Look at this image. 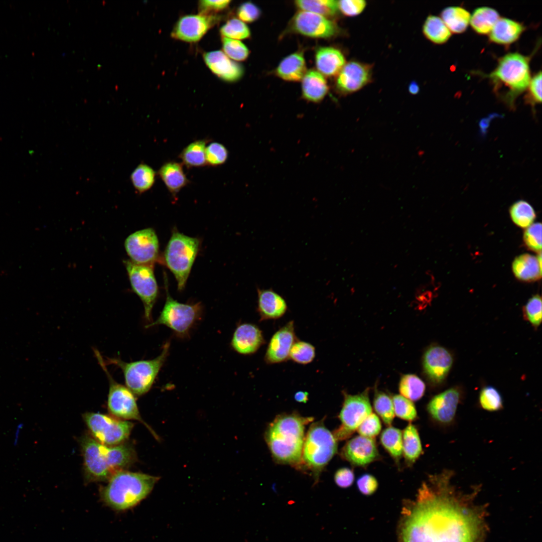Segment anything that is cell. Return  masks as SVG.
<instances>
[{"label":"cell","mask_w":542,"mask_h":542,"mask_svg":"<svg viewBox=\"0 0 542 542\" xmlns=\"http://www.w3.org/2000/svg\"><path fill=\"white\" fill-rule=\"evenodd\" d=\"M337 442L323 422L313 423L305 437L301 464L317 476L336 453Z\"/></svg>","instance_id":"cell-7"},{"label":"cell","mask_w":542,"mask_h":542,"mask_svg":"<svg viewBox=\"0 0 542 542\" xmlns=\"http://www.w3.org/2000/svg\"><path fill=\"white\" fill-rule=\"evenodd\" d=\"M205 157L207 165L217 166L225 163L228 152L222 144L213 142L206 147Z\"/></svg>","instance_id":"cell-47"},{"label":"cell","mask_w":542,"mask_h":542,"mask_svg":"<svg viewBox=\"0 0 542 542\" xmlns=\"http://www.w3.org/2000/svg\"><path fill=\"white\" fill-rule=\"evenodd\" d=\"M453 364L451 353L440 346L430 347L423 359L425 372L431 381L439 383L447 377Z\"/></svg>","instance_id":"cell-20"},{"label":"cell","mask_w":542,"mask_h":542,"mask_svg":"<svg viewBox=\"0 0 542 542\" xmlns=\"http://www.w3.org/2000/svg\"><path fill=\"white\" fill-rule=\"evenodd\" d=\"M295 4L301 11L314 13L326 18L334 16L338 10L337 1L334 0H299Z\"/></svg>","instance_id":"cell-37"},{"label":"cell","mask_w":542,"mask_h":542,"mask_svg":"<svg viewBox=\"0 0 542 542\" xmlns=\"http://www.w3.org/2000/svg\"><path fill=\"white\" fill-rule=\"evenodd\" d=\"M451 474L430 475L405 514L401 542H479L484 531L482 510L451 485Z\"/></svg>","instance_id":"cell-1"},{"label":"cell","mask_w":542,"mask_h":542,"mask_svg":"<svg viewBox=\"0 0 542 542\" xmlns=\"http://www.w3.org/2000/svg\"><path fill=\"white\" fill-rule=\"evenodd\" d=\"M381 430V424L378 417L374 413L370 414L361 423L357 428L360 436L373 438L378 435Z\"/></svg>","instance_id":"cell-50"},{"label":"cell","mask_w":542,"mask_h":542,"mask_svg":"<svg viewBox=\"0 0 542 542\" xmlns=\"http://www.w3.org/2000/svg\"><path fill=\"white\" fill-rule=\"evenodd\" d=\"M425 388L424 382L414 374L403 375L399 384L401 395L411 401L420 399L424 394Z\"/></svg>","instance_id":"cell-40"},{"label":"cell","mask_w":542,"mask_h":542,"mask_svg":"<svg viewBox=\"0 0 542 542\" xmlns=\"http://www.w3.org/2000/svg\"><path fill=\"white\" fill-rule=\"evenodd\" d=\"M291 30L315 38H329L337 33L336 24L328 18L307 11L297 13L291 22Z\"/></svg>","instance_id":"cell-15"},{"label":"cell","mask_w":542,"mask_h":542,"mask_svg":"<svg viewBox=\"0 0 542 542\" xmlns=\"http://www.w3.org/2000/svg\"><path fill=\"white\" fill-rule=\"evenodd\" d=\"M220 32L225 38L237 40L247 39L250 36V32L247 26L236 18L228 20L221 27Z\"/></svg>","instance_id":"cell-43"},{"label":"cell","mask_w":542,"mask_h":542,"mask_svg":"<svg viewBox=\"0 0 542 542\" xmlns=\"http://www.w3.org/2000/svg\"><path fill=\"white\" fill-rule=\"evenodd\" d=\"M156 176V173L151 167L141 164L133 171L130 178L137 191L143 193L153 187Z\"/></svg>","instance_id":"cell-38"},{"label":"cell","mask_w":542,"mask_h":542,"mask_svg":"<svg viewBox=\"0 0 542 542\" xmlns=\"http://www.w3.org/2000/svg\"><path fill=\"white\" fill-rule=\"evenodd\" d=\"M512 270L518 280L525 282L535 281L541 278V254L537 256L528 253L522 254L513 261Z\"/></svg>","instance_id":"cell-26"},{"label":"cell","mask_w":542,"mask_h":542,"mask_svg":"<svg viewBox=\"0 0 542 542\" xmlns=\"http://www.w3.org/2000/svg\"><path fill=\"white\" fill-rule=\"evenodd\" d=\"M422 446L416 427L409 424L402 432V454L409 464H413L420 456Z\"/></svg>","instance_id":"cell-32"},{"label":"cell","mask_w":542,"mask_h":542,"mask_svg":"<svg viewBox=\"0 0 542 542\" xmlns=\"http://www.w3.org/2000/svg\"><path fill=\"white\" fill-rule=\"evenodd\" d=\"M394 415L399 418L411 422L417 418V412L413 402L401 395L392 398Z\"/></svg>","instance_id":"cell-44"},{"label":"cell","mask_w":542,"mask_h":542,"mask_svg":"<svg viewBox=\"0 0 542 542\" xmlns=\"http://www.w3.org/2000/svg\"><path fill=\"white\" fill-rule=\"evenodd\" d=\"M523 240L530 250L540 252L541 250V224L535 223L528 226L523 234Z\"/></svg>","instance_id":"cell-49"},{"label":"cell","mask_w":542,"mask_h":542,"mask_svg":"<svg viewBox=\"0 0 542 542\" xmlns=\"http://www.w3.org/2000/svg\"><path fill=\"white\" fill-rule=\"evenodd\" d=\"M170 346V342H167L161 354L151 360L126 362L119 358L107 357L104 361L106 365L119 367L123 373L126 386L135 395L141 396L151 388L169 355Z\"/></svg>","instance_id":"cell-6"},{"label":"cell","mask_w":542,"mask_h":542,"mask_svg":"<svg viewBox=\"0 0 542 542\" xmlns=\"http://www.w3.org/2000/svg\"><path fill=\"white\" fill-rule=\"evenodd\" d=\"M296 339L294 323L291 321L272 336L265 354V361L268 364H275L286 361Z\"/></svg>","instance_id":"cell-19"},{"label":"cell","mask_w":542,"mask_h":542,"mask_svg":"<svg viewBox=\"0 0 542 542\" xmlns=\"http://www.w3.org/2000/svg\"><path fill=\"white\" fill-rule=\"evenodd\" d=\"M525 30L521 23L506 18H500L489 33V40L501 45H509L516 41Z\"/></svg>","instance_id":"cell-27"},{"label":"cell","mask_w":542,"mask_h":542,"mask_svg":"<svg viewBox=\"0 0 542 542\" xmlns=\"http://www.w3.org/2000/svg\"><path fill=\"white\" fill-rule=\"evenodd\" d=\"M230 2V1L228 0H203L199 2V8L202 12L201 14H203L209 12H217L226 8Z\"/></svg>","instance_id":"cell-56"},{"label":"cell","mask_w":542,"mask_h":542,"mask_svg":"<svg viewBox=\"0 0 542 542\" xmlns=\"http://www.w3.org/2000/svg\"><path fill=\"white\" fill-rule=\"evenodd\" d=\"M264 341L262 332L257 326L243 323L234 331L231 345L237 353L249 355L256 352Z\"/></svg>","instance_id":"cell-22"},{"label":"cell","mask_w":542,"mask_h":542,"mask_svg":"<svg viewBox=\"0 0 542 542\" xmlns=\"http://www.w3.org/2000/svg\"><path fill=\"white\" fill-rule=\"evenodd\" d=\"M354 480L353 471L350 468L343 467L336 471L334 475V481L340 487L347 488L352 485Z\"/></svg>","instance_id":"cell-55"},{"label":"cell","mask_w":542,"mask_h":542,"mask_svg":"<svg viewBox=\"0 0 542 542\" xmlns=\"http://www.w3.org/2000/svg\"><path fill=\"white\" fill-rule=\"evenodd\" d=\"M529 58L518 53H510L501 57L496 68L488 76L494 90L511 109L515 108L516 97L525 91L531 79Z\"/></svg>","instance_id":"cell-5"},{"label":"cell","mask_w":542,"mask_h":542,"mask_svg":"<svg viewBox=\"0 0 542 542\" xmlns=\"http://www.w3.org/2000/svg\"><path fill=\"white\" fill-rule=\"evenodd\" d=\"M509 213L513 222L522 228L529 226L536 217L533 208L528 202L523 200L514 202L510 207Z\"/></svg>","instance_id":"cell-39"},{"label":"cell","mask_w":542,"mask_h":542,"mask_svg":"<svg viewBox=\"0 0 542 542\" xmlns=\"http://www.w3.org/2000/svg\"><path fill=\"white\" fill-rule=\"evenodd\" d=\"M306 72L305 60L302 52H297L285 57L276 70L278 76L289 81L302 79Z\"/></svg>","instance_id":"cell-30"},{"label":"cell","mask_w":542,"mask_h":542,"mask_svg":"<svg viewBox=\"0 0 542 542\" xmlns=\"http://www.w3.org/2000/svg\"><path fill=\"white\" fill-rule=\"evenodd\" d=\"M124 264L132 289L143 303L145 319L151 323L152 310L159 294L153 266L137 264L130 260H125Z\"/></svg>","instance_id":"cell-12"},{"label":"cell","mask_w":542,"mask_h":542,"mask_svg":"<svg viewBox=\"0 0 542 542\" xmlns=\"http://www.w3.org/2000/svg\"><path fill=\"white\" fill-rule=\"evenodd\" d=\"M328 88L325 77L315 70L307 71L302 79V96L308 101L320 102L327 94Z\"/></svg>","instance_id":"cell-29"},{"label":"cell","mask_w":542,"mask_h":542,"mask_svg":"<svg viewBox=\"0 0 542 542\" xmlns=\"http://www.w3.org/2000/svg\"><path fill=\"white\" fill-rule=\"evenodd\" d=\"M224 54L235 61H243L248 56L249 50L241 41L224 37L222 40Z\"/></svg>","instance_id":"cell-46"},{"label":"cell","mask_w":542,"mask_h":542,"mask_svg":"<svg viewBox=\"0 0 542 542\" xmlns=\"http://www.w3.org/2000/svg\"><path fill=\"white\" fill-rule=\"evenodd\" d=\"M381 445L390 456L399 461L402 454V433L398 429L389 426L381 433Z\"/></svg>","instance_id":"cell-36"},{"label":"cell","mask_w":542,"mask_h":542,"mask_svg":"<svg viewBox=\"0 0 542 542\" xmlns=\"http://www.w3.org/2000/svg\"><path fill=\"white\" fill-rule=\"evenodd\" d=\"M261 11L255 4L250 2L242 4L238 8L237 15L239 20L247 23L253 22L260 16Z\"/></svg>","instance_id":"cell-53"},{"label":"cell","mask_w":542,"mask_h":542,"mask_svg":"<svg viewBox=\"0 0 542 542\" xmlns=\"http://www.w3.org/2000/svg\"><path fill=\"white\" fill-rule=\"evenodd\" d=\"M499 18L498 13L494 9L482 7L476 9L470 17V25L476 33L480 34H489L496 21Z\"/></svg>","instance_id":"cell-33"},{"label":"cell","mask_w":542,"mask_h":542,"mask_svg":"<svg viewBox=\"0 0 542 542\" xmlns=\"http://www.w3.org/2000/svg\"><path fill=\"white\" fill-rule=\"evenodd\" d=\"M409 90L411 93L416 94L419 91V87L416 82H413L409 85Z\"/></svg>","instance_id":"cell-58"},{"label":"cell","mask_w":542,"mask_h":542,"mask_svg":"<svg viewBox=\"0 0 542 542\" xmlns=\"http://www.w3.org/2000/svg\"><path fill=\"white\" fill-rule=\"evenodd\" d=\"M313 418L295 414L278 416L265 433L270 451L278 463L300 466L305 440V427Z\"/></svg>","instance_id":"cell-3"},{"label":"cell","mask_w":542,"mask_h":542,"mask_svg":"<svg viewBox=\"0 0 542 542\" xmlns=\"http://www.w3.org/2000/svg\"><path fill=\"white\" fill-rule=\"evenodd\" d=\"M341 455L352 465L359 467L367 466L379 457L375 440L360 435L353 437L346 443Z\"/></svg>","instance_id":"cell-17"},{"label":"cell","mask_w":542,"mask_h":542,"mask_svg":"<svg viewBox=\"0 0 542 542\" xmlns=\"http://www.w3.org/2000/svg\"><path fill=\"white\" fill-rule=\"evenodd\" d=\"M208 140L196 141L188 145L179 157L187 167H202L207 165L205 149Z\"/></svg>","instance_id":"cell-35"},{"label":"cell","mask_w":542,"mask_h":542,"mask_svg":"<svg viewBox=\"0 0 542 542\" xmlns=\"http://www.w3.org/2000/svg\"><path fill=\"white\" fill-rule=\"evenodd\" d=\"M204 61L210 70L222 80L234 82L239 80L243 74V69L239 64L232 61L220 50L207 52L203 56Z\"/></svg>","instance_id":"cell-23"},{"label":"cell","mask_w":542,"mask_h":542,"mask_svg":"<svg viewBox=\"0 0 542 542\" xmlns=\"http://www.w3.org/2000/svg\"><path fill=\"white\" fill-rule=\"evenodd\" d=\"M159 479L145 473L120 470L112 475L101 489V497L114 509L126 510L144 499Z\"/></svg>","instance_id":"cell-4"},{"label":"cell","mask_w":542,"mask_h":542,"mask_svg":"<svg viewBox=\"0 0 542 542\" xmlns=\"http://www.w3.org/2000/svg\"><path fill=\"white\" fill-rule=\"evenodd\" d=\"M214 19L211 16L200 14L181 17L175 25L171 36L187 42H196L206 33Z\"/></svg>","instance_id":"cell-18"},{"label":"cell","mask_w":542,"mask_h":542,"mask_svg":"<svg viewBox=\"0 0 542 542\" xmlns=\"http://www.w3.org/2000/svg\"><path fill=\"white\" fill-rule=\"evenodd\" d=\"M371 413L372 408L366 390L356 395L345 394L339 416L341 425L333 434L336 440H344L349 438Z\"/></svg>","instance_id":"cell-13"},{"label":"cell","mask_w":542,"mask_h":542,"mask_svg":"<svg viewBox=\"0 0 542 542\" xmlns=\"http://www.w3.org/2000/svg\"><path fill=\"white\" fill-rule=\"evenodd\" d=\"M373 406L377 414L387 426H390L394 418L393 402L386 393L377 391L374 396Z\"/></svg>","instance_id":"cell-41"},{"label":"cell","mask_w":542,"mask_h":542,"mask_svg":"<svg viewBox=\"0 0 542 542\" xmlns=\"http://www.w3.org/2000/svg\"><path fill=\"white\" fill-rule=\"evenodd\" d=\"M80 444L85 479L88 482L108 481L115 473L136 461L135 450L127 443L107 446L85 435Z\"/></svg>","instance_id":"cell-2"},{"label":"cell","mask_w":542,"mask_h":542,"mask_svg":"<svg viewBox=\"0 0 542 542\" xmlns=\"http://www.w3.org/2000/svg\"><path fill=\"white\" fill-rule=\"evenodd\" d=\"M357 486L362 494L370 495L377 490L378 482L373 475L365 474L359 477L357 480Z\"/></svg>","instance_id":"cell-54"},{"label":"cell","mask_w":542,"mask_h":542,"mask_svg":"<svg viewBox=\"0 0 542 542\" xmlns=\"http://www.w3.org/2000/svg\"><path fill=\"white\" fill-rule=\"evenodd\" d=\"M158 174L170 193L174 197L189 183L182 165L174 161L164 164L158 171Z\"/></svg>","instance_id":"cell-28"},{"label":"cell","mask_w":542,"mask_h":542,"mask_svg":"<svg viewBox=\"0 0 542 542\" xmlns=\"http://www.w3.org/2000/svg\"><path fill=\"white\" fill-rule=\"evenodd\" d=\"M441 16L450 32L457 34L462 33L467 29L471 17L466 9L457 6L445 8Z\"/></svg>","instance_id":"cell-31"},{"label":"cell","mask_w":542,"mask_h":542,"mask_svg":"<svg viewBox=\"0 0 542 542\" xmlns=\"http://www.w3.org/2000/svg\"><path fill=\"white\" fill-rule=\"evenodd\" d=\"M166 289V300L160 316L156 321L147 325L146 328L164 325L178 335L184 337L200 318L202 306L200 303L192 305L179 303L171 297L168 288Z\"/></svg>","instance_id":"cell-10"},{"label":"cell","mask_w":542,"mask_h":542,"mask_svg":"<svg viewBox=\"0 0 542 542\" xmlns=\"http://www.w3.org/2000/svg\"><path fill=\"white\" fill-rule=\"evenodd\" d=\"M527 88H528V91L525 96V102L534 108L535 104L541 102V71L531 78Z\"/></svg>","instance_id":"cell-51"},{"label":"cell","mask_w":542,"mask_h":542,"mask_svg":"<svg viewBox=\"0 0 542 542\" xmlns=\"http://www.w3.org/2000/svg\"><path fill=\"white\" fill-rule=\"evenodd\" d=\"M257 311L260 320L277 319L286 312L288 306L285 299L272 289L257 288Z\"/></svg>","instance_id":"cell-24"},{"label":"cell","mask_w":542,"mask_h":542,"mask_svg":"<svg viewBox=\"0 0 542 542\" xmlns=\"http://www.w3.org/2000/svg\"><path fill=\"white\" fill-rule=\"evenodd\" d=\"M124 247L130 260L135 263L153 266L158 259L159 240L153 228L131 233L125 240Z\"/></svg>","instance_id":"cell-14"},{"label":"cell","mask_w":542,"mask_h":542,"mask_svg":"<svg viewBox=\"0 0 542 542\" xmlns=\"http://www.w3.org/2000/svg\"><path fill=\"white\" fill-rule=\"evenodd\" d=\"M370 65L352 61L345 63L337 75L335 86L338 91L348 94L357 91L371 81Z\"/></svg>","instance_id":"cell-16"},{"label":"cell","mask_w":542,"mask_h":542,"mask_svg":"<svg viewBox=\"0 0 542 542\" xmlns=\"http://www.w3.org/2000/svg\"><path fill=\"white\" fill-rule=\"evenodd\" d=\"M83 418L93 438L107 446L124 443L133 427L132 423L126 420L97 413H86Z\"/></svg>","instance_id":"cell-11"},{"label":"cell","mask_w":542,"mask_h":542,"mask_svg":"<svg viewBox=\"0 0 542 542\" xmlns=\"http://www.w3.org/2000/svg\"><path fill=\"white\" fill-rule=\"evenodd\" d=\"M423 32L426 38L436 44L446 43L450 38L451 32L441 18L430 15L425 21Z\"/></svg>","instance_id":"cell-34"},{"label":"cell","mask_w":542,"mask_h":542,"mask_svg":"<svg viewBox=\"0 0 542 542\" xmlns=\"http://www.w3.org/2000/svg\"><path fill=\"white\" fill-rule=\"evenodd\" d=\"M315 62L321 74L331 77L338 75L345 64V59L339 50L331 47H323L317 49Z\"/></svg>","instance_id":"cell-25"},{"label":"cell","mask_w":542,"mask_h":542,"mask_svg":"<svg viewBox=\"0 0 542 542\" xmlns=\"http://www.w3.org/2000/svg\"><path fill=\"white\" fill-rule=\"evenodd\" d=\"M93 351L97 361L105 373L109 383L107 408L109 412L121 420H133L143 424L153 436L159 437L153 430L143 420L139 411L135 395L126 386L116 381L106 367L104 359L96 349Z\"/></svg>","instance_id":"cell-9"},{"label":"cell","mask_w":542,"mask_h":542,"mask_svg":"<svg viewBox=\"0 0 542 542\" xmlns=\"http://www.w3.org/2000/svg\"><path fill=\"white\" fill-rule=\"evenodd\" d=\"M338 10L345 16L354 17L361 13L366 6L363 0H342L337 2Z\"/></svg>","instance_id":"cell-52"},{"label":"cell","mask_w":542,"mask_h":542,"mask_svg":"<svg viewBox=\"0 0 542 542\" xmlns=\"http://www.w3.org/2000/svg\"><path fill=\"white\" fill-rule=\"evenodd\" d=\"M308 395L306 391H299L295 393L294 398L298 402L305 403L308 400Z\"/></svg>","instance_id":"cell-57"},{"label":"cell","mask_w":542,"mask_h":542,"mask_svg":"<svg viewBox=\"0 0 542 542\" xmlns=\"http://www.w3.org/2000/svg\"><path fill=\"white\" fill-rule=\"evenodd\" d=\"M199 248L198 238L173 231L165 250L164 261L174 275L179 291L185 288Z\"/></svg>","instance_id":"cell-8"},{"label":"cell","mask_w":542,"mask_h":542,"mask_svg":"<svg viewBox=\"0 0 542 542\" xmlns=\"http://www.w3.org/2000/svg\"><path fill=\"white\" fill-rule=\"evenodd\" d=\"M460 398L457 388H449L434 396L427 405V410L435 421L449 424L455 416Z\"/></svg>","instance_id":"cell-21"},{"label":"cell","mask_w":542,"mask_h":542,"mask_svg":"<svg viewBox=\"0 0 542 542\" xmlns=\"http://www.w3.org/2000/svg\"><path fill=\"white\" fill-rule=\"evenodd\" d=\"M524 312L525 317L534 327H538L541 321V299L536 295L530 298L526 303Z\"/></svg>","instance_id":"cell-48"},{"label":"cell","mask_w":542,"mask_h":542,"mask_svg":"<svg viewBox=\"0 0 542 542\" xmlns=\"http://www.w3.org/2000/svg\"><path fill=\"white\" fill-rule=\"evenodd\" d=\"M315 357V347L307 342L297 341L293 345L289 358L299 364H307L311 362Z\"/></svg>","instance_id":"cell-42"},{"label":"cell","mask_w":542,"mask_h":542,"mask_svg":"<svg viewBox=\"0 0 542 542\" xmlns=\"http://www.w3.org/2000/svg\"><path fill=\"white\" fill-rule=\"evenodd\" d=\"M479 402L483 409L491 412L502 409L503 401L499 392L494 387L487 386L484 387L479 395Z\"/></svg>","instance_id":"cell-45"}]
</instances>
